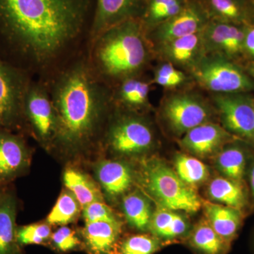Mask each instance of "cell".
Segmentation results:
<instances>
[{
  "instance_id": "1",
  "label": "cell",
  "mask_w": 254,
  "mask_h": 254,
  "mask_svg": "<svg viewBox=\"0 0 254 254\" xmlns=\"http://www.w3.org/2000/svg\"><path fill=\"white\" fill-rule=\"evenodd\" d=\"M95 0H0V33L33 62L53 59L84 29Z\"/></svg>"
},
{
  "instance_id": "2",
  "label": "cell",
  "mask_w": 254,
  "mask_h": 254,
  "mask_svg": "<svg viewBox=\"0 0 254 254\" xmlns=\"http://www.w3.org/2000/svg\"><path fill=\"white\" fill-rule=\"evenodd\" d=\"M107 95L90 69L78 64L60 78L53 93L56 131L54 139L67 150H79L96 132Z\"/></svg>"
},
{
  "instance_id": "3",
  "label": "cell",
  "mask_w": 254,
  "mask_h": 254,
  "mask_svg": "<svg viewBox=\"0 0 254 254\" xmlns=\"http://www.w3.org/2000/svg\"><path fill=\"white\" fill-rule=\"evenodd\" d=\"M97 38L95 61L108 77L123 81L137 76L149 60L146 32L140 18L118 23Z\"/></svg>"
},
{
  "instance_id": "4",
  "label": "cell",
  "mask_w": 254,
  "mask_h": 254,
  "mask_svg": "<svg viewBox=\"0 0 254 254\" xmlns=\"http://www.w3.org/2000/svg\"><path fill=\"white\" fill-rule=\"evenodd\" d=\"M143 181L147 190L162 208L195 213L203 202L194 188L179 177L174 169L158 159L145 163Z\"/></svg>"
},
{
  "instance_id": "5",
  "label": "cell",
  "mask_w": 254,
  "mask_h": 254,
  "mask_svg": "<svg viewBox=\"0 0 254 254\" xmlns=\"http://www.w3.org/2000/svg\"><path fill=\"white\" fill-rule=\"evenodd\" d=\"M190 78L214 94L251 93L254 81L236 62L216 55H205L190 71Z\"/></svg>"
},
{
  "instance_id": "6",
  "label": "cell",
  "mask_w": 254,
  "mask_h": 254,
  "mask_svg": "<svg viewBox=\"0 0 254 254\" xmlns=\"http://www.w3.org/2000/svg\"><path fill=\"white\" fill-rule=\"evenodd\" d=\"M161 116L169 129L181 138L194 127L211 122L213 110L199 95L178 92L163 100Z\"/></svg>"
},
{
  "instance_id": "7",
  "label": "cell",
  "mask_w": 254,
  "mask_h": 254,
  "mask_svg": "<svg viewBox=\"0 0 254 254\" xmlns=\"http://www.w3.org/2000/svg\"><path fill=\"white\" fill-rule=\"evenodd\" d=\"M221 126L233 136L254 143V96L251 93L213 94Z\"/></svg>"
},
{
  "instance_id": "8",
  "label": "cell",
  "mask_w": 254,
  "mask_h": 254,
  "mask_svg": "<svg viewBox=\"0 0 254 254\" xmlns=\"http://www.w3.org/2000/svg\"><path fill=\"white\" fill-rule=\"evenodd\" d=\"M108 141L112 149L119 154L138 155L151 149L155 136L151 127L143 119L124 116L110 127Z\"/></svg>"
},
{
  "instance_id": "9",
  "label": "cell",
  "mask_w": 254,
  "mask_h": 254,
  "mask_svg": "<svg viewBox=\"0 0 254 254\" xmlns=\"http://www.w3.org/2000/svg\"><path fill=\"white\" fill-rule=\"evenodd\" d=\"M209 21L200 0H190L180 13L147 33V38L158 47L177 38L200 33Z\"/></svg>"
},
{
  "instance_id": "10",
  "label": "cell",
  "mask_w": 254,
  "mask_h": 254,
  "mask_svg": "<svg viewBox=\"0 0 254 254\" xmlns=\"http://www.w3.org/2000/svg\"><path fill=\"white\" fill-rule=\"evenodd\" d=\"M206 55H216L236 62L244 58L245 25L209 21L201 32Z\"/></svg>"
},
{
  "instance_id": "11",
  "label": "cell",
  "mask_w": 254,
  "mask_h": 254,
  "mask_svg": "<svg viewBox=\"0 0 254 254\" xmlns=\"http://www.w3.org/2000/svg\"><path fill=\"white\" fill-rule=\"evenodd\" d=\"M23 106L33 129L41 141L54 139L56 117L53 102L41 87H31L25 93Z\"/></svg>"
},
{
  "instance_id": "12",
  "label": "cell",
  "mask_w": 254,
  "mask_h": 254,
  "mask_svg": "<svg viewBox=\"0 0 254 254\" xmlns=\"http://www.w3.org/2000/svg\"><path fill=\"white\" fill-rule=\"evenodd\" d=\"M147 0H95L92 19V33L97 38L118 23L141 18Z\"/></svg>"
},
{
  "instance_id": "13",
  "label": "cell",
  "mask_w": 254,
  "mask_h": 254,
  "mask_svg": "<svg viewBox=\"0 0 254 254\" xmlns=\"http://www.w3.org/2000/svg\"><path fill=\"white\" fill-rule=\"evenodd\" d=\"M232 136L221 125L208 122L187 132L180 138V145L195 156L206 158L217 154L230 143Z\"/></svg>"
},
{
  "instance_id": "14",
  "label": "cell",
  "mask_w": 254,
  "mask_h": 254,
  "mask_svg": "<svg viewBox=\"0 0 254 254\" xmlns=\"http://www.w3.org/2000/svg\"><path fill=\"white\" fill-rule=\"evenodd\" d=\"M201 32L164 43L156 50L164 61L190 72L206 55Z\"/></svg>"
},
{
  "instance_id": "15",
  "label": "cell",
  "mask_w": 254,
  "mask_h": 254,
  "mask_svg": "<svg viewBox=\"0 0 254 254\" xmlns=\"http://www.w3.org/2000/svg\"><path fill=\"white\" fill-rule=\"evenodd\" d=\"M29 153L20 137L0 131V188L28 168Z\"/></svg>"
},
{
  "instance_id": "16",
  "label": "cell",
  "mask_w": 254,
  "mask_h": 254,
  "mask_svg": "<svg viewBox=\"0 0 254 254\" xmlns=\"http://www.w3.org/2000/svg\"><path fill=\"white\" fill-rule=\"evenodd\" d=\"M17 208L14 192L0 188V254H24L16 235Z\"/></svg>"
},
{
  "instance_id": "17",
  "label": "cell",
  "mask_w": 254,
  "mask_h": 254,
  "mask_svg": "<svg viewBox=\"0 0 254 254\" xmlns=\"http://www.w3.org/2000/svg\"><path fill=\"white\" fill-rule=\"evenodd\" d=\"M121 232L120 221L86 223L83 230L85 245L91 254H118Z\"/></svg>"
},
{
  "instance_id": "18",
  "label": "cell",
  "mask_w": 254,
  "mask_h": 254,
  "mask_svg": "<svg viewBox=\"0 0 254 254\" xmlns=\"http://www.w3.org/2000/svg\"><path fill=\"white\" fill-rule=\"evenodd\" d=\"M24 95L14 73L0 63V125L9 126L14 123Z\"/></svg>"
},
{
  "instance_id": "19",
  "label": "cell",
  "mask_w": 254,
  "mask_h": 254,
  "mask_svg": "<svg viewBox=\"0 0 254 254\" xmlns=\"http://www.w3.org/2000/svg\"><path fill=\"white\" fill-rule=\"evenodd\" d=\"M210 21L236 25L254 23L250 0H200Z\"/></svg>"
},
{
  "instance_id": "20",
  "label": "cell",
  "mask_w": 254,
  "mask_h": 254,
  "mask_svg": "<svg viewBox=\"0 0 254 254\" xmlns=\"http://www.w3.org/2000/svg\"><path fill=\"white\" fill-rule=\"evenodd\" d=\"M205 219L214 230L227 243L237 237L242 225L241 210L220 203H203Z\"/></svg>"
},
{
  "instance_id": "21",
  "label": "cell",
  "mask_w": 254,
  "mask_h": 254,
  "mask_svg": "<svg viewBox=\"0 0 254 254\" xmlns=\"http://www.w3.org/2000/svg\"><path fill=\"white\" fill-rule=\"evenodd\" d=\"M98 180L105 192L111 196H118L128 190L133 182L131 169L119 161L102 162L97 169Z\"/></svg>"
},
{
  "instance_id": "22",
  "label": "cell",
  "mask_w": 254,
  "mask_h": 254,
  "mask_svg": "<svg viewBox=\"0 0 254 254\" xmlns=\"http://www.w3.org/2000/svg\"><path fill=\"white\" fill-rule=\"evenodd\" d=\"M207 193L214 201L240 210L247 204V193L242 184L225 177L213 179L209 183Z\"/></svg>"
},
{
  "instance_id": "23",
  "label": "cell",
  "mask_w": 254,
  "mask_h": 254,
  "mask_svg": "<svg viewBox=\"0 0 254 254\" xmlns=\"http://www.w3.org/2000/svg\"><path fill=\"white\" fill-rule=\"evenodd\" d=\"M190 0H147L141 21L145 32L157 27L180 13Z\"/></svg>"
},
{
  "instance_id": "24",
  "label": "cell",
  "mask_w": 254,
  "mask_h": 254,
  "mask_svg": "<svg viewBox=\"0 0 254 254\" xmlns=\"http://www.w3.org/2000/svg\"><path fill=\"white\" fill-rule=\"evenodd\" d=\"M64 183L76 197L81 208L93 202L102 201L99 187L91 177L74 169H67L64 174Z\"/></svg>"
},
{
  "instance_id": "25",
  "label": "cell",
  "mask_w": 254,
  "mask_h": 254,
  "mask_svg": "<svg viewBox=\"0 0 254 254\" xmlns=\"http://www.w3.org/2000/svg\"><path fill=\"white\" fill-rule=\"evenodd\" d=\"M190 244L202 254H224L230 245L205 218L200 220L190 232Z\"/></svg>"
},
{
  "instance_id": "26",
  "label": "cell",
  "mask_w": 254,
  "mask_h": 254,
  "mask_svg": "<svg viewBox=\"0 0 254 254\" xmlns=\"http://www.w3.org/2000/svg\"><path fill=\"white\" fill-rule=\"evenodd\" d=\"M215 164L223 177L242 183L245 175L247 155L240 145H225L217 153Z\"/></svg>"
},
{
  "instance_id": "27",
  "label": "cell",
  "mask_w": 254,
  "mask_h": 254,
  "mask_svg": "<svg viewBox=\"0 0 254 254\" xmlns=\"http://www.w3.org/2000/svg\"><path fill=\"white\" fill-rule=\"evenodd\" d=\"M124 213L128 223L141 231L149 229L153 210L149 200L138 191L128 193L123 198Z\"/></svg>"
},
{
  "instance_id": "28",
  "label": "cell",
  "mask_w": 254,
  "mask_h": 254,
  "mask_svg": "<svg viewBox=\"0 0 254 254\" xmlns=\"http://www.w3.org/2000/svg\"><path fill=\"white\" fill-rule=\"evenodd\" d=\"M174 170L182 181L193 188L206 181L210 175L206 165L199 159L187 154L175 156Z\"/></svg>"
},
{
  "instance_id": "29",
  "label": "cell",
  "mask_w": 254,
  "mask_h": 254,
  "mask_svg": "<svg viewBox=\"0 0 254 254\" xmlns=\"http://www.w3.org/2000/svg\"><path fill=\"white\" fill-rule=\"evenodd\" d=\"M150 86L136 76L125 78L118 88V99L128 108H143L149 103Z\"/></svg>"
},
{
  "instance_id": "30",
  "label": "cell",
  "mask_w": 254,
  "mask_h": 254,
  "mask_svg": "<svg viewBox=\"0 0 254 254\" xmlns=\"http://www.w3.org/2000/svg\"><path fill=\"white\" fill-rule=\"evenodd\" d=\"M81 208V205L71 191H64L47 218V223L65 226L77 218Z\"/></svg>"
},
{
  "instance_id": "31",
  "label": "cell",
  "mask_w": 254,
  "mask_h": 254,
  "mask_svg": "<svg viewBox=\"0 0 254 254\" xmlns=\"http://www.w3.org/2000/svg\"><path fill=\"white\" fill-rule=\"evenodd\" d=\"M190 76L173 64L164 61L155 68L153 82L168 89H175L187 84Z\"/></svg>"
},
{
  "instance_id": "32",
  "label": "cell",
  "mask_w": 254,
  "mask_h": 254,
  "mask_svg": "<svg viewBox=\"0 0 254 254\" xmlns=\"http://www.w3.org/2000/svg\"><path fill=\"white\" fill-rule=\"evenodd\" d=\"M160 245V239L154 235H132L120 243L118 254H154Z\"/></svg>"
},
{
  "instance_id": "33",
  "label": "cell",
  "mask_w": 254,
  "mask_h": 254,
  "mask_svg": "<svg viewBox=\"0 0 254 254\" xmlns=\"http://www.w3.org/2000/svg\"><path fill=\"white\" fill-rule=\"evenodd\" d=\"M16 235L21 247L42 245L51 238V227L48 223H34L17 227Z\"/></svg>"
},
{
  "instance_id": "34",
  "label": "cell",
  "mask_w": 254,
  "mask_h": 254,
  "mask_svg": "<svg viewBox=\"0 0 254 254\" xmlns=\"http://www.w3.org/2000/svg\"><path fill=\"white\" fill-rule=\"evenodd\" d=\"M175 215L176 213L173 210L164 208L158 209L153 212L148 230L160 240H166Z\"/></svg>"
},
{
  "instance_id": "35",
  "label": "cell",
  "mask_w": 254,
  "mask_h": 254,
  "mask_svg": "<svg viewBox=\"0 0 254 254\" xmlns=\"http://www.w3.org/2000/svg\"><path fill=\"white\" fill-rule=\"evenodd\" d=\"M86 223L95 222H118L112 209L103 201L93 202L83 208Z\"/></svg>"
},
{
  "instance_id": "36",
  "label": "cell",
  "mask_w": 254,
  "mask_h": 254,
  "mask_svg": "<svg viewBox=\"0 0 254 254\" xmlns=\"http://www.w3.org/2000/svg\"><path fill=\"white\" fill-rule=\"evenodd\" d=\"M51 240L55 248L63 252L75 250L80 244L76 232L66 226L60 227L52 234Z\"/></svg>"
},
{
  "instance_id": "37",
  "label": "cell",
  "mask_w": 254,
  "mask_h": 254,
  "mask_svg": "<svg viewBox=\"0 0 254 254\" xmlns=\"http://www.w3.org/2000/svg\"><path fill=\"white\" fill-rule=\"evenodd\" d=\"M243 55L249 62H254V23L245 25Z\"/></svg>"
},
{
  "instance_id": "38",
  "label": "cell",
  "mask_w": 254,
  "mask_h": 254,
  "mask_svg": "<svg viewBox=\"0 0 254 254\" xmlns=\"http://www.w3.org/2000/svg\"><path fill=\"white\" fill-rule=\"evenodd\" d=\"M246 71L254 81V62H248L245 67Z\"/></svg>"
},
{
  "instance_id": "39",
  "label": "cell",
  "mask_w": 254,
  "mask_h": 254,
  "mask_svg": "<svg viewBox=\"0 0 254 254\" xmlns=\"http://www.w3.org/2000/svg\"><path fill=\"white\" fill-rule=\"evenodd\" d=\"M250 183L252 195H253V198H254V163L250 170Z\"/></svg>"
},
{
  "instance_id": "40",
  "label": "cell",
  "mask_w": 254,
  "mask_h": 254,
  "mask_svg": "<svg viewBox=\"0 0 254 254\" xmlns=\"http://www.w3.org/2000/svg\"><path fill=\"white\" fill-rule=\"evenodd\" d=\"M251 8H252V17L254 23V0H250Z\"/></svg>"
}]
</instances>
